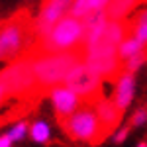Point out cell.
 Listing matches in <instances>:
<instances>
[{"label":"cell","mask_w":147,"mask_h":147,"mask_svg":"<svg viewBox=\"0 0 147 147\" xmlns=\"http://www.w3.org/2000/svg\"><path fill=\"white\" fill-rule=\"evenodd\" d=\"M59 125L65 131V136L73 141H84V143H90V145H98L104 141L96 110L90 104H82L73 116H69Z\"/></svg>","instance_id":"5"},{"label":"cell","mask_w":147,"mask_h":147,"mask_svg":"<svg viewBox=\"0 0 147 147\" xmlns=\"http://www.w3.org/2000/svg\"><path fill=\"white\" fill-rule=\"evenodd\" d=\"M131 98H134V73H127L125 71L124 75L118 79V82H116V90H114L112 100L122 110H125L129 106Z\"/></svg>","instance_id":"10"},{"label":"cell","mask_w":147,"mask_h":147,"mask_svg":"<svg viewBox=\"0 0 147 147\" xmlns=\"http://www.w3.org/2000/svg\"><path fill=\"white\" fill-rule=\"evenodd\" d=\"M102 77H98L84 61L77 65L65 79V86H69L71 90H75L79 94V98L82 104H90L94 106L98 100L104 98V84H102Z\"/></svg>","instance_id":"6"},{"label":"cell","mask_w":147,"mask_h":147,"mask_svg":"<svg viewBox=\"0 0 147 147\" xmlns=\"http://www.w3.org/2000/svg\"><path fill=\"white\" fill-rule=\"evenodd\" d=\"M34 63H35V53L28 49L18 59L10 61V65L6 69L0 71V86L6 92V96L32 100L34 104L41 102V98L45 94L37 86Z\"/></svg>","instance_id":"1"},{"label":"cell","mask_w":147,"mask_h":147,"mask_svg":"<svg viewBox=\"0 0 147 147\" xmlns=\"http://www.w3.org/2000/svg\"><path fill=\"white\" fill-rule=\"evenodd\" d=\"M143 6L141 0H110L108 6H106V14H108V20H124L127 14Z\"/></svg>","instance_id":"11"},{"label":"cell","mask_w":147,"mask_h":147,"mask_svg":"<svg viewBox=\"0 0 147 147\" xmlns=\"http://www.w3.org/2000/svg\"><path fill=\"white\" fill-rule=\"evenodd\" d=\"M129 129H131V125H127V127H124V129H122V131H120V134L116 136V141H118V143H122V141H124L125 137H127V134H129Z\"/></svg>","instance_id":"16"},{"label":"cell","mask_w":147,"mask_h":147,"mask_svg":"<svg viewBox=\"0 0 147 147\" xmlns=\"http://www.w3.org/2000/svg\"><path fill=\"white\" fill-rule=\"evenodd\" d=\"M35 20L30 10H18L0 22V63H10L35 43Z\"/></svg>","instance_id":"2"},{"label":"cell","mask_w":147,"mask_h":147,"mask_svg":"<svg viewBox=\"0 0 147 147\" xmlns=\"http://www.w3.org/2000/svg\"><path fill=\"white\" fill-rule=\"evenodd\" d=\"M137 147H147V141H141V143H139Z\"/></svg>","instance_id":"19"},{"label":"cell","mask_w":147,"mask_h":147,"mask_svg":"<svg viewBox=\"0 0 147 147\" xmlns=\"http://www.w3.org/2000/svg\"><path fill=\"white\" fill-rule=\"evenodd\" d=\"M49 94H51V102H53V106H55L57 124L65 122L69 116H73V114L82 106V100L79 98V94L75 90H71L69 86H65V84L55 86Z\"/></svg>","instance_id":"8"},{"label":"cell","mask_w":147,"mask_h":147,"mask_svg":"<svg viewBox=\"0 0 147 147\" xmlns=\"http://www.w3.org/2000/svg\"><path fill=\"white\" fill-rule=\"evenodd\" d=\"M80 39H82V20L69 14L53 26V30L43 39H35L30 51H34L35 57L57 53V51H67V49L80 45Z\"/></svg>","instance_id":"4"},{"label":"cell","mask_w":147,"mask_h":147,"mask_svg":"<svg viewBox=\"0 0 147 147\" xmlns=\"http://www.w3.org/2000/svg\"><path fill=\"white\" fill-rule=\"evenodd\" d=\"M94 110H96L98 122H100L102 139H106L108 136H112L114 129L120 125L124 110H122L112 98H102V100H98L96 104H94Z\"/></svg>","instance_id":"9"},{"label":"cell","mask_w":147,"mask_h":147,"mask_svg":"<svg viewBox=\"0 0 147 147\" xmlns=\"http://www.w3.org/2000/svg\"><path fill=\"white\" fill-rule=\"evenodd\" d=\"M147 122V104H143L139 110H137L134 116H131V120H129V125L131 127H136V125H141Z\"/></svg>","instance_id":"14"},{"label":"cell","mask_w":147,"mask_h":147,"mask_svg":"<svg viewBox=\"0 0 147 147\" xmlns=\"http://www.w3.org/2000/svg\"><path fill=\"white\" fill-rule=\"evenodd\" d=\"M4 96H6V92L2 90V86H0V104H2V100H4Z\"/></svg>","instance_id":"18"},{"label":"cell","mask_w":147,"mask_h":147,"mask_svg":"<svg viewBox=\"0 0 147 147\" xmlns=\"http://www.w3.org/2000/svg\"><path fill=\"white\" fill-rule=\"evenodd\" d=\"M12 141H14V139L10 137V134H8V136H2L0 137V147H10Z\"/></svg>","instance_id":"17"},{"label":"cell","mask_w":147,"mask_h":147,"mask_svg":"<svg viewBox=\"0 0 147 147\" xmlns=\"http://www.w3.org/2000/svg\"><path fill=\"white\" fill-rule=\"evenodd\" d=\"M30 136L37 143H47V139H49V127L43 122H35L32 125V129H30Z\"/></svg>","instance_id":"13"},{"label":"cell","mask_w":147,"mask_h":147,"mask_svg":"<svg viewBox=\"0 0 147 147\" xmlns=\"http://www.w3.org/2000/svg\"><path fill=\"white\" fill-rule=\"evenodd\" d=\"M24 134H26V124H18V125H14V129L10 131V137L16 141V139H20V137H24Z\"/></svg>","instance_id":"15"},{"label":"cell","mask_w":147,"mask_h":147,"mask_svg":"<svg viewBox=\"0 0 147 147\" xmlns=\"http://www.w3.org/2000/svg\"><path fill=\"white\" fill-rule=\"evenodd\" d=\"M75 0H41L39 6V16L35 18V35L37 39H43L55 26L63 14L71 10Z\"/></svg>","instance_id":"7"},{"label":"cell","mask_w":147,"mask_h":147,"mask_svg":"<svg viewBox=\"0 0 147 147\" xmlns=\"http://www.w3.org/2000/svg\"><path fill=\"white\" fill-rule=\"evenodd\" d=\"M84 57H86V51L80 45L67 49V51H57V53L35 57L34 71L39 90L43 94H49L55 86L63 84L67 75L84 61Z\"/></svg>","instance_id":"3"},{"label":"cell","mask_w":147,"mask_h":147,"mask_svg":"<svg viewBox=\"0 0 147 147\" xmlns=\"http://www.w3.org/2000/svg\"><path fill=\"white\" fill-rule=\"evenodd\" d=\"M147 43H143V41H139L136 35L131 34V35H127L124 41L120 43V47H118V55L122 57L124 61H127L129 57H134L136 53H139L143 47H145Z\"/></svg>","instance_id":"12"}]
</instances>
